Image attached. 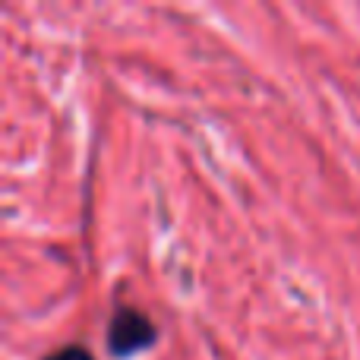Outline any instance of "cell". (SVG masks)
<instances>
[{
  "label": "cell",
  "mask_w": 360,
  "mask_h": 360,
  "mask_svg": "<svg viewBox=\"0 0 360 360\" xmlns=\"http://www.w3.org/2000/svg\"><path fill=\"white\" fill-rule=\"evenodd\" d=\"M155 342H158V332L143 310L127 307V304H120L114 310L111 323H108V351L117 360L139 354V351L152 348Z\"/></svg>",
  "instance_id": "6da1fadb"
},
{
  "label": "cell",
  "mask_w": 360,
  "mask_h": 360,
  "mask_svg": "<svg viewBox=\"0 0 360 360\" xmlns=\"http://www.w3.org/2000/svg\"><path fill=\"white\" fill-rule=\"evenodd\" d=\"M44 360H95L89 354V348H82V345H67V348L54 351V354H48Z\"/></svg>",
  "instance_id": "7a4b0ae2"
}]
</instances>
